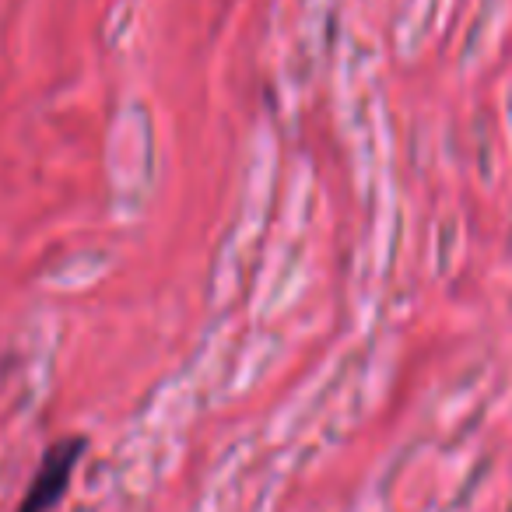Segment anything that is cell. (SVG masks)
Segmentation results:
<instances>
[{"label":"cell","mask_w":512,"mask_h":512,"mask_svg":"<svg viewBox=\"0 0 512 512\" xmlns=\"http://www.w3.org/2000/svg\"><path fill=\"white\" fill-rule=\"evenodd\" d=\"M81 453H85V439H60L53 442L43 453V463L32 474L29 488H25V498L18 505V512H50L53 505L64 498L67 484L74 477V467H78Z\"/></svg>","instance_id":"obj_1"}]
</instances>
